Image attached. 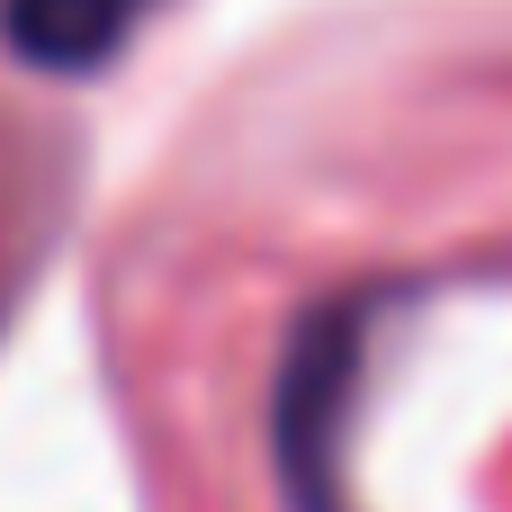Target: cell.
I'll use <instances>...</instances> for the list:
<instances>
[{
  "mask_svg": "<svg viewBox=\"0 0 512 512\" xmlns=\"http://www.w3.org/2000/svg\"><path fill=\"white\" fill-rule=\"evenodd\" d=\"M126 27V0H9V36L45 63H90Z\"/></svg>",
  "mask_w": 512,
  "mask_h": 512,
  "instance_id": "obj_1",
  "label": "cell"
}]
</instances>
